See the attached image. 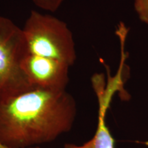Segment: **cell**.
I'll return each mask as SVG.
<instances>
[{
	"mask_svg": "<svg viewBox=\"0 0 148 148\" xmlns=\"http://www.w3.org/2000/svg\"><path fill=\"white\" fill-rule=\"evenodd\" d=\"M76 115L66 90L32 88L0 100V142L12 148L51 143L71 131Z\"/></svg>",
	"mask_w": 148,
	"mask_h": 148,
	"instance_id": "cell-1",
	"label": "cell"
},
{
	"mask_svg": "<svg viewBox=\"0 0 148 148\" xmlns=\"http://www.w3.org/2000/svg\"><path fill=\"white\" fill-rule=\"evenodd\" d=\"M31 54L58 60L70 67L77 60L73 33L65 22L31 10L22 29Z\"/></svg>",
	"mask_w": 148,
	"mask_h": 148,
	"instance_id": "cell-2",
	"label": "cell"
},
{
	"mask_svg": "<svg viewBox=\"0 0 148 148\" xmlns=\"http://www.w3.org/2000/svg\"><path fill=\"white\" fill-rule=\"evenodd\" d=\"M28 53L22 29L10 18L0 16V100L34 88L21 66Z\"/></svg>",
	"mask_w": 148,
	"mask_h": 148,
	"instance_id": "cell-3",
	"label": "cell"
},
{
	"mask_svg": "<svg viewBox=\"0 0 148 148\" xmlns=\"http://www.w3.org/2000/svg\"><path fill=\"white\" fill-rule=\"evenodd\" d=\"M21 66L34 88L66 90L69 81L70 66L64 62L29 53L23 59Z\"/></svg>",
	"mask_w": 148,
	"mask_h": 148,
	"instance_id": "cell-4",
	"label": "cell"
},
{
	"mask_svg": "<svg viewBox=\"0 0 148 148\" xmlns=\"http://www.w3.org/2000/svg\"><path fill=\"white\" fill-rule=\"evenodd\" d=\"M96 97L98 101V118L94 136L82 145L66 143L64 148H114V140L106 121L107 111L110 108L112 97L104 92L97 93Z\"/></svg>",
	"mask_w": 148,
	"mask_h": 148,
	"instance_id": "cell-5",
	"label": "cell"
},
{
	"mask_svg": "<svg viewBox=\"0 0 148 148\" xmlns=\"http://www.w3.org/2000/svg\"><path fill=\"white\" fill-rule=\"evenodd\" d=\"M38 8L54 12L58 10L64 0H30Z\"/></svg>",
	"mask_w": 148,
	"mask_h": 148,
	"instance_id": "cell-6",
	"label": "cell"
},
{
	"mask_svg": "<svg viewBox=\"0 0 148 148\" xmlns=\"http://www.w3.org/2000/svg\"><path fill=\"white\" fill-rule=\"evenodd\" d=\"M134 8L138 17L148 25V0H133Z\"/></svg>",
	"mask_w": 148,
	"mask_h": 148,
	"instance_id": "cell-7",
	"label": "cell"
},
{
	"mask_svg": "<svg viewBox=\"0 0 148 148\" xmlns=\"http://www.w3.org/2000/svg\"><path fill=\"white\" fill-rule=\"evenodd\" d=\"M0 148H12V147H9V146L5 145V144L2 143L1 142H0ZM32 148H40V147H32Z\"/></svg>",
	"mask_w": 148,
	"mask_h": 148,
	"instance_id": "cell-8",
	"label": "cell"
}]
</instances>
